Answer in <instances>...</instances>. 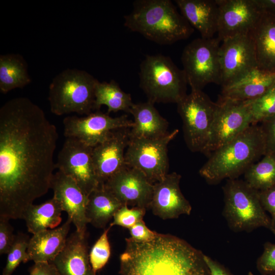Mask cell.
Segmentation results:
<instances>
[{
	"label": "cell",
	"instance_id": "obj_1",
	"mask_svg": "<svg viewBox=\"0 0 275 275\" xmlns=\"http://www.w3.org/2000/svg\"><path fill=\"white\" fill-rule=\"evenodd\" d=\"M58 133L30 99L0 108V217L24 219L26 210L50 188Z\"/></svg>",
	"mask_w": 275,
	"mask_h": 275
},
{
	"label": "cell",
	"instance_id": "obj_2",
	"mask_svg": "<svg viewBox=\"0 0 275 275\" xmlns=\"http://www.w3.org/2000/svg\"><path fill=\"white\" fill-rule=\"evenodd\" d=\"M125 241L121 275H211L204 254L174 235L157 233L149 242Z\"/></svg>",
	"mask_w": 275,
	"mask_h": 275
},
{
	"label": "cell",
	"instance_id": "obj_3",
	"mask_svg": "<svg viewBox=\"0 0 275 275\" xmlns=\"http://www.w3.org/2000/svg\"><path fill=\"white\" fill-rule=\"evenodd\" d=\"M124 26L160 45L186 39L194 32L170 0H136Z\"/></svg>",
	"mask_w": 275,
	"mask_h": 275
},
{
	"label": "cell",
	"instance_id": "obj_4",
	"mask_svg": "<svg viewBox=\"0 0 275 275\" xmlns=\"http://www.w3.org/2000/svg\"><path fill=\"white\" fill-rule=\"evenodd\" d=\"M265 153L264 135L260 125L253 124L236 138L210 154L199 170L210 184L225 179H236Z\"/></svg>",
	"mask_w": 275,
	"mask_h": 275
},
{
	"label": "cell",
	"instance_id": "obj_5",
	"mask_svg": "<svg viewBox=\"0 0 275 275\" xmlns=\"http://www.w3.org/2000/svg\"><path fill=\"white\" fill-rule=\"evenodd\" d=\"M98 80L87 71L65 69L52 79L49 86L50 111L57 116L72 113L88 115L94 110Z\"/></svg>",
	"mask_w": 275,
	"mask_h": 275
},
{
	"label": "cell",
	"instance_id": "obj_6",
	"mask_svg": "<svg viewBox=\"0 0 275 275\" xmlns=\"http://www.w3.org/2000/svg\"><path fill=\"white\" fill-rule=\"evenodd\" d=\"M139 77L141 89L153 103L177 104L187 95L185 74L168 56H146L140 64Z\"/></svg>",
	"mask_w": 275,
	"mask_h": 275
},
{
	"label": "cell",
	"instance_id": "obj_7",
	"mask_svg": "<svg viewBox=\"0 0 275 275\" xmlns=\"http://www.w3.org/2000/svg\"><path fill=\"white\" fill-rule=\"evenodd\" d=\"M223 190V215L232 231L249 233L260 227L270 229V217L261 204L259 191L238 178L228 179Z\"/></svg>",
	"mask_w": 275,
	"mask_h": 275
},
{
	"label": "cell",
	"instance_id": "obj_8",
	"mask_svg": "<svg viewBox=\"0 0 275 275\" xmlns=\"http://www.w3.org/2000/svg\"><path fill=\"white\" fill-rule=\"evenodd\" d=\"M177 105L187 147L192 152L204 153L208 144L217 103L202 90H191Z\"/></svg>",
	"mask_w": 275,
	"mask_h": 275
},
{
	"label": "cell",
	"instance_id": "obj_9",
	"mask_svg": "<svg viewBox=\"0 0 275 275\" xmlns=\"http://www.w3.org/2000/svg\"><path fill=\"white\" fill-rule=\"evenodd\" d=\"M217 38H198L184 48L181 54L183 70L191 90H202L210 83L221 84Z\"/></svg>",
	"mask_w": 275,
	"mask_h": 275
},
{
	"label": "cell",
	"instance_id": "obj_10",
	"mask_svg": "<svg viewBox=\"0 0 275 275\" xmlns=\"http://www.w3.org/2000/svg\"><path fill=\"white\" fill-rule=\"evenodd\" d=\"M179 130L156 139H130L125 160L127 166L142 172L153 184L162 180L169 168L168 146Z\"/></svg>",
	"mask_w": 275,
	"mask_h": 275
},
{
	"label": "cell",
	"instance_id": "obj_11",
	"mask_svg": "<svg viewBox=\"0 0 275 275\" xmlns=\"http://www.w3.org/2000/svg\"><path fill=\"white\" fill-rule=\"evenodd\" d=\"M216 103L208 144L203 153L208 156L254 124L251 100L218 99Z\"/></svg>",
	"mask_w": 275,
	"mask_h": 275
},
{
	"label": "cell",
	"instance_id": "obj_12",
	"mask_svg": "<svg viewBox=\"0 0 275 275\" xmlns=\"http://www.w3.org/2000/svg\"><path fill=\"white\" fill-rule=\"evenodd\" d=\"M63 123L64 135L66 138L77 139L92 148L107 140L113 130L131 128L133 124L126 115L112 117L100 110L82 117H66Z\"/></svg>",
	"mask_w": 275,
	"mask_h": 275
},
{
	"label": "cell",
	"instance_id": "obj_13",
	"mask_svg": "<svg viewBox=\"0 0 275 275\" xmlns=\"http://www.w3.org/2000/svg\"><path fill=\"white\" fill-rule=\"evenodd\" d=\"M92 151L77 139L66 138L56 162L57 169L72 178L87 197L99 185Z\"/></svg>",
	"mask_w": 275,
	"mask_h": 275
},
{
	"label": "cell",
	"instance_id": "obj_14",
	"mask_svg": "<svg viewBox=\"0 0 275 275\" xmlns=\"http://www.w3.org/2000/svg\"><path fill=\"white\" fill-rule=\"evenodd\" d=\"M222 87L239 80L257 68L254 45L250 33L222 41L219 50Z\"/></svg>",
	"mask_w": 275,
	"mask_h": 275
},
{
	"label": "cell",
	"instance_id": "obj_15",
	"mask_svg": "<svg viewBox=\"0 0 275 275\" xmlns=\"http://www.w3.org/2000/svg\"><path fill=\"white\" fill-rule=\"evenodd\" d=\"M217 38L224 40L248 34L259 21L262 12L255 0H217Z\"/></svg>",
	"mask_w": 275,
	"mask_h": 275
},
{
	"label": "cell",
	"instance_id": "obj_16",
	"mask_svg": "<svg viewBox=\"0 0 275 275\" xmlns=\"http://www.w3.org/2000/svg\"><path fill=\"white\" fill-rule=\"evenodd\" d=\"M103 185L123 205L150 208L153 184L134 168L126 166Z\"/></svg>",
	"mask_w": 275,
	"mask_h": 275
},
{
	"label": "cell",
	"instance_id": "obj_17",
	"mask_svg": "<svg viewBox=\"0 0 275 275\" xmlns=\"http://www.w3.org/2000/svg\"><path fill=\"white\" fill-rule=\"evenodd\" d=\"M130 128L114 130L105 141L93 148L94 165L99 184L126 166L125 154Z\"/></svg>",
	"mask_w": 275,
	"mask_h": 275
},
{
	"label": "cell",
	"instance_id": "obj_18",
	"mask_svg": "<svg viewBox=\"0 0 275 275\" xmlns=\"http://www.w3.org/2000/svg\"><path fill=\"white\" fill-rule=\"evenodd\" d=\"M181 178L180 174L172 172L153 184L150 208L154 215L168 219L190 214L191 206L180 188Z\"/></svg>",
	"mask_w": 275,
	"mask_h": 275
},
{
	"label": "cell",
	"instance_id": "obj_19",
	"mask_svg": "<svg viewBox=\"0 0 275 275\" xmlns=\"http://www.w3.org/2000/svg\"><path fill=\"white\" fill-rule=\"evenodd\" d=\"M50 188L53 197L60 204L63 211L68 214L69 219L81 233H87L89 224L86 216L88 197L83 193L76 182L70 177L58 171L52 177Z\"/></svg>",
	"mask_w": 275,
	"mask_h": 275
},
{
	"label": "cell",
	"instance_id": "obj_20",
	"mask_svg": "<svg viewBox=\"0 0 275 275\" xmlns=\"http://www.w3.org/2000/svg\"><path fill=\"white\" fill-rule=\"evenodd\" d=\"M87 233L76 230L68 237L66 245L52 262L60 275H96L91 265Z\"/></svg>",
	"mask_w": 275,
	"mask_h": 275
},
{
	"label": "cell",
	"instance_id": "obj_21",
	"mask_svg": "<svg viewBox=\"0 0 275 275\" xmlns=\"http://www.w3.org/2000/svg\"><path fill=\"white\" fill-rule=\"evenodd\" d=\"M181 14L203 38H211L217 33V0H175Z\"/></svg>",
	"mask_w": 275,
	"mask_h": 275
},
{
	"label": "cell",
	"instance_id": "obj_22",
	"mask_svg": "<svg viewBox=\"0 0 275 275\" xmlns=\"http://www.w3.org/2000/svg\"><path fill=\"white\" fill-rule=\"evenodd\" d=\"M71 222L67 219L61 226L33 235L28 248L29 261L52 262L66 245Z\"/></svg>",
	"mask_w": 275,
	"mask_h": 275
},
{
	"label": "cell",
	"instance_id": "obj_23",
	"mask_svg": "<svg viewBox=\"0 0 275 275\" xmlns=\"http://www.w3.org/2000/svg\"><path fill=\"white\" fill-rule=\"evenodd\" d=\"M129 113L133 117L130 139H156L168 133L169 123L160 115L154 103L148 100L133 103Z\"/></svg>",
	"mask_w": 275,
	"mask_h": 275
},
{
	"label": "cell",
	"instance_id": "obj_24",
	"mask_svg": "<svg viewBox=\"0 0 275 275\" xmlns=\"http://www.w3.org/2000/svg\"><path fill=\"white\" fill-rule=\"evenodd\" d=\"M250 34L254 45L257 68L275 73V16L262 12Z\"/></svg>",
	"mask_w": 275,
	"mask_h": 275
},
{
	"label": "cell",
	"instance_id": "obj_25",
	"mask_svg": "<svg viewBox=\"0 0 275 275\" xmlns=\"http://www.w3.org/2000/svg\"><path fill=\"white\" fill-rule=\"evenodd\" d=\"M275 81V73L256 68L237 81L222 87L219 99L248 101L256 99Z\"/></svg>",
	"mask_w": 275,
	"mask_h": 275
},
{
	"label": "cell",
	"instance_id": "obj_26",
	"mask_svg": "<svg viewBox=\"0 0 275 275\" xmlns=\"http://www.w3.org/2000/svg\"><path fill=\"white\" fill-rule=\"evenodd\" d=\"M122 204L103 184H99L88 197L86 216L89 223L104 228Z\"/></svg>",
	"mask_w": 275,
	"mask_h": 275
},
{
	"label": "cell",
	"instance_id": "obj_27",
	"mask_svg": "<svg viewBox=\"0 0 275 275\" xmlns=\"http://www.w3.org/2000/svg\"><path fill=\"white\" fill-rule=\"evenodd\" d=\"M31 81L28 63L21 54L8 53L0 56V91L2 93L7 94L13 89L23 88Z\"/></svg>",
	"mask_w": 275,
	"mask_h": 275
},
{
	"label": "cell",
	"instance_id": "obj_28",
	"mask_svg": "<svg viewBox=\"0 0 275 275\" xmlns=\"http://www.w3.org/2000/svg\"><path fill=\"white\" fill-rule=\"evenodd\" d=\"M63 210L53 197L39 205H31L26 210L24 220L29 232L33 235L39 232L58 227L62 222Z\"/></svg>",
	"mask_w": 275,
	"mask_h": 275
},
{
	"label": "cell",
	"instance_id": "obj_29",
	"mask_svg": "<svg viewBox=\"0 0 275 275\" xmlns=\"http://www.w3.org/2000/svg\"><path fill=\"white\" fill-rule=\"evenodd\" d=\"M131 95L123 91L114 79L109 82L98 81L95 90L94 110H100L102 105L107 107V114L124 111L129 113L133 104Z\"/></svg>",
	"mask_w": 275,
	"mask_h": 275
},
{
	"label": "cell",
	"instance_id": "obj_30",
	"mask_svg": "<svg viewBox=\"0 0 275 275\" xmlns=\"http://www.w3.org/2000/svg\"><path fill=\"white\" fill-rule=\"evenodd\" d=\"M244 175V181L258 191L270 187L275 184V157L264 155L250 166Z\"/></svg>",
	"mask_w": 275,
	"mask_h": 275
},
{
	"label": "cell",
	"instance_id": "obj_31",
	"mask_svg": "<svg viewBox=\"0 0 275 275\" xmlns=\"http://www.w3.org/2000/svg\"><path fill=\"white\" fill-rule=\"evenodd\" d=\"M30 239L25 234L19 232L16 235L15 241L7 254L3 275H12L20 263L29 261L28 248Z\"/></svg>",
	"mask_w": 275,
	"mask_h": 275
},
{
	"label": "cell",
	"instance_id": "obj_32",
	"mask_svg": "<svg viewBox=\"0 0 275 275\" xmlns=\"http://www.w3.org/2000/svg\"><path fill=\"white\" fill-rule=\"evenodd\" d=\"M254 124H259L275 115V81L259 98L251 100Z\"/></svg>",
	"mask_w": 275,
	"mask_h": 275
},
{
	"label": "cell",
	"instance_id": "obj_33",
	"mask_svg": "<svg viewBox=\"0 0 275 275\" xmlns=\"http://www.w3.org/2000/svg\"><path fill=\"white\" fill-rule=\"evenodd\" d=\"M111 227L105 229L100 237L92 246L89 259L94 271L102 268L108 262L111 255V246L108 238V233Z\"/></svg>",
	"mask_w": 275,
	"mask_h": 275
},
{
	"label": "cell",
	"instance_id": "obj_34",
	"mask_svg": "<svg viewBox=\"0 0 275 275\" xmlns=\"http://www.w3.org/2000/svg\"><path fill=\"white\" fill-rule=\"evenodd\" d=\"M146 210L145 208L137 207L129 208L127 205H123L115 214L109 226H119L129 229L143 219Z\"/></svg>",
	"mask_w": 275,
	"mask_h": 275
},
{
	"label": "cell",
	"instance_id": "obj_35",
	"mask_svg": "<svg viewBox=\"0 0 275 275\" xmlns=\"http://www.w3.org/2000/svg\"><path fill=\"white\" fill-rule=\"evenodd\" d=\"M256 268L261 275H275V243L267 241L257 259Z\"/></svg>",
	"mask_w": 275,
	"mask_h": 275
},
{
	"label": "cell",
	"instance_id": "obj_36",
	"mask_svg": "<svg viewBox=\"0 0 275 275\" xmlns=\"http://www.w3.org/2000/svg\"><path fill=\"white\" fill-rule=\"evenodd\" d=\"M265 141V155L275 157V115L260 123Z\"/></svg>",
	"mask_w": 275,
	"mask_h": 275
},
{
	"label": "cell",
	"instance_id": "obj_37",
	"mask_svg": "<svg viewBox=\"0 0 275 275\" xmlns=\"http://www.w3.org/2000/svg\"><path fill=\"white\" fill-rule=\"evenodd\" d=\"M259 198L263 209L270 214L269 230L275 235V184L266 189L259 191Z\"/></svg>",
	"mask_w": 275,
	"mask_h": 275
},
{
	"label": "cell",
	"instance_id": "obj_38",
	"mask_svg": "<svg viewBox=\"0 0 275 275\" xmlns=\"http://www.w3.org/2000/svg\"><path fill=\"white\" fill-rule=\"evenodd\" d=\"M9 219L0 217V254H7L16 237Z\"/></svg>",
	"mask_w": 275,
	"mask_h": 275
},
{
	"label": "cell",
	"instance_id": "obj_39",
	"mask_svg": "<svg viewBox=\"0 0 275 275\" xmlns=\"http://www.w3.org/2000/svg\"><path fill=\"white\" fill-rule=\"evenodd\" d=\"M130 238L140 242H147L152 240L157 232L149 229L142 220L139 221L129 229Z\"/></svg>",
	"mask_w": 275,
	"mask_h": 275
},
{
	"label": "cell",
	"instance_id": "obj_40",
	"mask_svg": "<svg viewBox=\"0 0 275 275\" xmlns=\"http://www.w3.org/2000/svg\"><path fill=\"white\" fill-rule=\"evenodd\" d=\"M30 275H60L52 262H37L31 267Z\"/></svg>",
	"mask_w": 275,
	"mask_h": 275
},
{
	"label": "cell",
	"instance_id": "obj_41",
	"mask_svg": "<svg viewBox=\"0 0 275 275\" xmlns=\"http://www.w3.org/2000/svg\"><path fill=\"white\" fill-rule=\"evenodd\" d=\"M205 261L208 266L211 275H233L223 265L204 254Z\"/></svg>",
	"mask_w": 275,
	"mask_h": 275
},
{
	"label": "cell",
	"instance_id": "obj_42",
	"mask_svg": "<svg viewBox=\"0 0 275 275\" xmlns=\"http://www.w3.org/2000/svg\"><path fill=\"white\" fill-rule=\"evenodd\" d=\"M262 12L275 16V0H255Z\"/></svg>",
	"mask_w": 275,
	"mask_h": 275
}]
</instances>
